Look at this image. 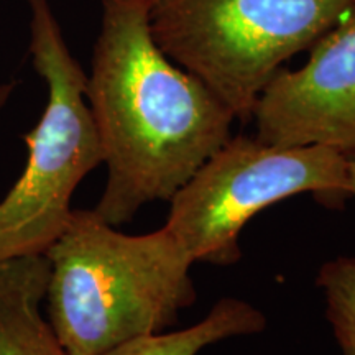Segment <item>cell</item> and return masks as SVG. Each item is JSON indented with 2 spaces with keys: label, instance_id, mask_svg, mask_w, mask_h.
<instances>
[{
  "label": "cell",
  "instance_id": "obj_1",
  "mask_svg": "<svg viewBox=\"0 0 355 355\" xmlns=\"http://www.w3.org/2000/svg\"><path fill=\"white\" fill-rule=\"evenodd\" d=\"M86 99L107 166L94 212L114 227L170 202L232 137V110L155 42L145 0H101Z\"/></svg>",
  "mask_w": 355,
  "mask_h": 355
},
{
  "label": "cell",
  "instance_id": "obj_2",
  "mask_svg": "<svg viewBox=\"0 0 355 355\" xmlns=\"http://www.w3.org/2000/svg\"><path fill=\"white\" fill-rule=\"evenodd\" d=\"M44 255L48 322L68 355L165 332L196 301L193 260L165 227L128 235L76 209Z\"/></svg>",
  "mask_w": 355,
  "mask_h": 355
},
{
  "label": "cell",
  "instance_id": "obj_3",
  "mask_svg": "<svg viewBox=\"0 0 355 355\" xmlns=\"http://www.w3.org/2000/svg\"><path fill=\"white\" fill-rule=\"evenodd\" d=\"M155 42L248 121L266 84L355 0H145Z\"/></svg>",
  "mask_w": 355,
  "mask_h": 355
},
{
  "label": "cell",
  "instance_id": "obj_4",
  "mask_svg": "<svg viewBox=\"0 0 355 355\" xmlns=\"http://www.w3.org/2000/svg\"><path fill=\"white\" fill-rule=\"evenodd\" d=\"M30 55L44 79V112L24 139L28 158L0 201V261L44 255L71 216V198L101 163L102 145L86 99L87 74L71 53L48 0H26Z\"/></svg>",
  "mask_w": 355,
  "mask_h": 355
},
{
  "label": "cell",
  "instance_id": "obj_5",
  "mask_svg": "<svg viewBox=\"0 0 355 355\" xmlns=\"http://www.w3.org/2000/svg\"><path fill=\"white\" fill-rule=\"evenodd\" d=\"M304 193L329 204L349 196L345 155L230 137L170 199L163 227L193 263L229 266L241 260L239 237L252 217Z\"/></svg>",
  "mask_w": 355,
  "mask_h": 355
},
{
  "label": "cell",
  "instance_id": "obj_6",
  "mask_svg": "<svg viewBox=\"0 0 355 355\" xmlns=\"http://www.w3.org/2000/svg\"><path fill=\"white\" fill-rule=\"evenodd\" d=\"M300 69L282 68L257 101V139L277 146L355 153V3Z\"/></svg>",
  "mask_w": 355,
  "mask_h": 355
},
{
  "label": "cell",
  "instance_id": "obj_7",
  "mask_svg": "<svg viewBox=\"0 0 355 355\" xmlns=\"http://www.w3.org/2000/svg\"><path fill=\"white\" fill-rule=\"evenodd\" d=\"M48 279L46 255L0 261V355H68L40 313Z\"/></svg>",
  "mask_w": 355,
  "mask_h": 355
},
{
  "label": "cell",
  "instance_id": "obj_8",
  "mask_svg": "<svg viewBox=\"0 0 355 355\" xmlns=\"http://www.w3.org/2000/svg\"><path fill=\"white\" fill-rule=\"evenodd\" d=\"M266 318L255 306L237 298H222L201 321L176 332H159L133 339L102 355H198L220 340L259 334Z\"/></svg>",
  "mask_w": 355,
  "mask_h": 355
},
{
  "label": "cell",
  "instance_id": "obj_9",
  "mask_svg": "<svg viewBox=\"0 0 355 355\" xmlns=\"http://www.w3.org/2000/svg\"><path fill=\"white\" fill-rule=\"evenodd\" d=\"M318 285L326 314L343 355H355V259L339 257L321 266Z\"/></svg>",
  "mask_w": 355,
  "mask_h": 355
},
{
  "label": "cell",
  "instance_id": "obj_10",
  "mask_svg": "<svg viewBox=\"0 0 355 355\" xmlns=\"http://www.w3.org/2000/svg\"><path fill=\"white\" fill-rule=\"evenodd\" d=\"M15 87H17V83H13V81H7V83L0 84V114H2V110L6 109L7 102L10 101L12 94L15 92Z\"/></svg>",
  "mask_w": 355,
  "mask_h": 355
},
{
  "label": "cell",
  "instance_id": "obj_11",
  "mask_svg": "<svg viewBox=\"0 0 355 355\" xmlns=\"http://www.w3.org/2000/svg\"><path fill=\"white\" fill-rule=\"evenodd\" d=\"M347 159V175H349V191L355 196V153L345 155Z\"/></svg>",
  "mask_w": 355,
  "mask_h": 355
}]
</instances>
